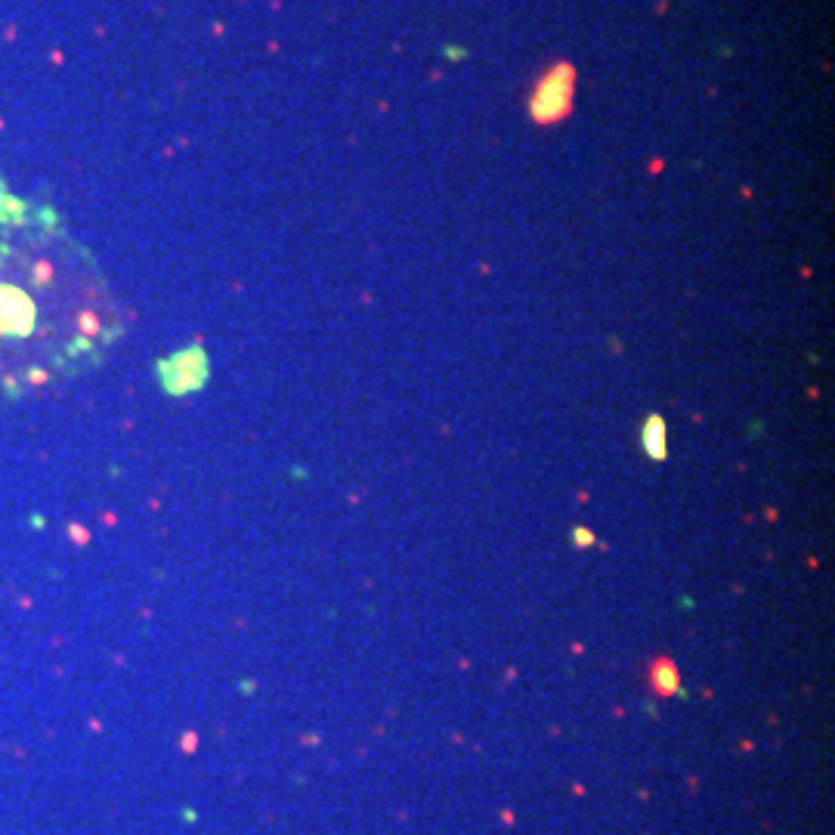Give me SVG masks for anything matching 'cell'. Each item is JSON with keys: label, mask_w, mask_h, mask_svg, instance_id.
Returning <instances> with one entry per match:
<instances>
[{"label": "cell", "mask_w": 835, "mask_h": 835, "mask_svg": "<svg viewBox=\"0 0 835 835\" xmlns=\"http://www.w3.org/2000/svg\"><path fill=\"white\" fill-rule=\"evenodd\" d=\"M572 96H575V71L570 66H557L551 68L542 81L535 84L529 99V114L538 124H557L560 118H566L572 109Z\"/></svg>", "instance_id": "obj_1"}, {"label": "cell", "mask_w": 835, "mask_h": 835, "mask_svg": "<svg viewBox=\"0 0 835 835\" xmlns=\"http://www.w3.org/2000/svg\"><path fill=\"white\" fill-rule=\"evenodd\" d=\"M170 369L177 374L174 378H164V387H168L170 393H189V390H195V387H201L207 365L198 350H189V353H179V356L170 359Z\"/></svg>", "instance_id": "obj_2"}, {"label": "cell", "mask_w": 835, "mask_h": 835, "mask_svg": "<svg viewBox=\"0 0 835 835\" xmlns=\"http://www.w3.org/2000/svg\"><path fill=\"white\" fill-rule=\"evenodd\" d=\"M644 445H646V452H650L653 458L665 455V424H662L659 415H653L650 421H646V427H644Z\"/></svg>", "instance_id": "obj_3"}, {"label": "cell", "mask_w": 835, "mask_h": 835, "mask_svg": "<svg viewBox=\"0 0 835 835\" xmlns=\"http://www.w3.org/2000/svg\"><path fill=\"white\" fill-rule=\"evenodd\" d=\"M6 201H10V198H6V195H3V192H0V207H3V205H6Z\"/></svg>", "instance_id": "obj_4"}]
</instances>
